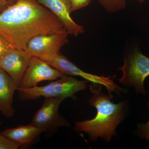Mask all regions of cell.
<instances>
[{
    "label": "cell",
    "instance_id": "cell-8",
    "mask_svg": "<svg viewBox=\"0 0 149 149\" xmlns=\"http://www.w3.org/2000/svg\"><path fill=\"white\" fill-rule=\"evenodd\" d=\"M64 75L46 61L32 56L19 88H33L40 82L56 80Z\"/></svg>",
    "mask_w": 149,
    "mask_h": 149
},
{
    "label": "cell",
    "instance_id": "cell-18",
    "mask_svg": "<svg viewBox=\"0 0 149 149\" xmlns=\"http://www.w3.org/2000/svg\"><path fill=\"white\" fill-rule=\"evenodd\" d=\"M17 1V0H0V13L15 3Z\"/></svg>",
    "mask_w": 149,
    "mask_h": 149
},
{
    "label": "cell",
    "instance_id": "cell-12",
    "mask_svg": "<svg viewBox=\"0 0 149 149\" xmlns=\"http://www.w3.org/2000/svg\"><path fill=\"white\" fill-rule=\"evenodd\" d=\"M17 89L10 76L0 67V112L6 118H12L14 115L13 103Z\"/></svg>",
    "mask_w": 149,
    "mask_h": 149
},
{
    "label": "cell",
    "instance_id": "cell-1",
    "mask_svg": "<svg viewBox=\"0 0 149 149\" xmlns=\"http://www.w3.org/2000/svg\"><path fill=\"white\" fill-rule=\"evenodd\" d=\"M65 30L57 17L37 0H17L0 13V35L19 50L25 51L36 36Z\"/></svg>",
    "mask_w": 149,
    "mask_h": 149
},
{
    "label": "cell",
    "instance_id": "cell-11",
    "mask_svg": "<svg viewBox=\"0 0 149 149\" xmlns=\"http://www.w3.org/2000/svg\"><path fill=\"white\" fill-rule=\"evenodd\" d=\"M44 133L32 123L27 125H21L15 128H8L1 132V134L18 145L26 146L33 144Z\"/></svg>",
    "mask_w": 149,
    "mask_h": 149
},
{
    "label": "cell",
    "instance_id": "cell-7",
    "mask_svg": "<svg viewBox=\"0 0 149 149\" xmlns=\"http://www.w3.org/2000/svg\"><path fill=\"white\" fill-rule=\"evenodd\" d=\"M68 33L62 32L36 36L28 43L25 51L33 56L41 58L61 54V49L68 42Z\"/></svg>",
    "mask_w": 149,
    "mask_h": 149
},
{
    "label": "cell",
    "instance_id": "cell-16",
    "mask_svg": "<svg viewBox=\"0 0 149 149\" xmlns=\"http://www.w3.org/2000/svg\"><path fill=\"white\" fill-rule=\"evenodd\" d=\"M138 132L141 138L149 141V120L147 123L138 124Z\"/></svg>",
    "mask_w": 149,
    "mask_h": 149
},
{
    "label": "cell",
    "instance_id": "cell-13",
    "mask_svg": "<svg viewBox=\"0 0 149 149\" xmlns=\"http://www.w3.org/2000/svg\"><path fill=\"white\" fill-rule=\"evenodd\" d=\"M101 6L110 13L122 10L126 6V0H98Z\"/></svg>",
    "mask_w": 149,
    "mask_h": 149
},
{
    "label": "cell",
    "instance_id": "cell-4",
    "mask_svg": "<svg viewBox=\"0 0 149 149\" xmlns=\"http://www.w3.org/2000/svg\"><path fill=\"white\" fill-rule=\"evenodd\" d=\"M40 59L65 75L79 76L93 83L94 85H104L108 91L109 96L111 99L113 97L112 93L118 94L126 92L125 89H122L114 83L113 80L116 75L105 77L85 72L61 54L46 56Z\"/></svg>",
    "mask_w": 149,
    "mask_h": 149
},
{
    "label": "cell",
    "instance_id": "cell-5",
    "mask_svg": "<svg viewBox=\"0 0 149 149\" xmlns=\"http://www.w3.org/2000/svg\"><path fill=\"white\" fill-rule=\"evenodd\" d=\"M123 72L119 82L135 89L136 93L145 95V79L149 75V58L136 49L124 59V64L119 68Z\"/></svg>",
    "mask_w": 149,
    "mask_h": 149
},
{
    "label": "cell",
    "instance_id": "cell-9",
    "mask_svg": "<svg viewBox=\"0 0 149 149\" xmlns=\"http://www.w3.org/2000/svg\"><path fill=\"white\" fill-rule=\"evenodd\" d=\"M32 56L24 50L15 49L0 57V67L19 88Z\"/></svg>",
    "mask_w": 149,
    "mask_h": 149
},
{
    "label": "cell",
    "instance_id": "cell-15",
    "mask_svg": "<svg viewBox=\"0 0 149 149\" xmlns=\"http://www.w3.org/2000/svg\"><path fill=\"white\" fill-rule=\"evenodd\" d=\"M18 145L0 133V149H17Z\"/></svg>",
    "mask_w": 149,
    "mask_h": 149
},
{
    "label": "cell",
    "instance_id": "cell-19",
    "mask_svg": "<svg viewBox=\"0 0 149 149\" xmlns=\"http://www.w3.org/2000/svg\"><path fill=\"white\" fill-rule=\"evenodd\" d=\"M138 1H139L140 3H142L145 0H138Z\"/></svg>",
    "mask_w": 149,
    "mask_h": 149
},
{
    "label": "cell",
    "instance_id": "cell-17",
    "mask_svg": "<svg viewBox=\"0 0 149 149\" xmlns=\"http://www.w3.org/2000/svg\"><path fill=\"white\" fill-rule=\"evenodd\" d=\"M72 12L80 9L88 5L91 0H69Z\"/></svg>",
    "mask_w": 149,
    "mask_h": 149
},
{
    "label": "cell",
    "instance_id": "cell-2",
    "mask_svg": "<svg viewBox=\"0 0 149 149\" xmlns=\"http://www.w3.org/2000/svg\"><path fill=\"white\" fill-rule=\"evenodd\" d=\"M90 89L94 95L89 99V104L96 108L97 115L91 120L75 122L74 128L87 133L93 142L99 138L108 142L116 136L118 125L125 117L127 102L113 103L109 96L100 92L101 87L97 91L91 85Z\"/></svg>",
    "mask_w": 149,
    "mask_h": 149
},
{
    "label": "cell",
    "instance_id": "cell-14",
    "mask_svg": "<svg viewBox=\"0 0 149 149\" xmlns=\"http://www.w3.org/2000/svg\"><path fill=\"white\" fill-rule=\"evenodd\" d=\"M15 49L8 40L0 35V57Z\"/></svg>",
    "mask_w": 149,
    "mask_h": 149
},
{
    "label": "cell",
    "instance_id": "cell-6",
    "mask_svg": "<svg viewBox=\"0 0 149 149\" xmlns=\"http://www.w3.org/2000/svg\"><path fill=\"white\" fill-rule=\"evenodd\" d=\"M62 97L46 99L42 107L36 112L32 123L45 132H54L62 126H69L70 124L59 113L58 109Z\"/></svg>",
    "mask_w": 149,
    "mask_h": 149
},
{
    "label": "cell",
    "instance_id": "cell-20",
    "mask_svg": "<svg viewBox=\"0 0 149 149\" xmlns=\"http://www.w3.org/2000/svg\"><path fill=\"white\" fill-rule=\"evenodd\" d=\"M148 107L149 108V102H148Z\"/></svg>",
    "mask_w": 149,
    "mask_h": 149
},
{
    "label": "cell",
    "instance_id": "cell-3",
    "mask_svg": "<svg viewBox=\"0 0 149 149\" xmlns=\"http://www.w3.org/2000/svg\"><path fill=\"white\" fill-rule=\"evenodd\" d=\"M87 81L79 80L64 75L59 80L45 86L30 88H18V97L22 101L36 100L42 97L45 99L62 97L73 98L76 93L87 88Z\"/></svg>",
    "mask_w": 149,
    "mask_h": 149
},
{
    "label": "cell",
    "instance_id": "cell-10",
    "mask_svg": "<svg viewBox=\"0 0 149 149\" xmlns=\"http://www.w3.org/2000/svg\"><path fill=\"white\" fill-rule=\"evenodd\" d=\"M61 21L68 34L77 36L85 32L84 27L74 22L70 17L72 12L69 0H37Z\"/></svg>",
    "mask_w": 149,
    "mask_h": 149
}]
</instances>
